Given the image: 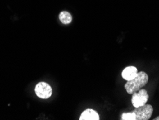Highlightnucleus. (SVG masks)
<instances>
[{"mask_svg": "<svg viewBox=\"0 0 159 120\" xmlns=\"http://www.w3.org/2000/svg\"><path fill=\"white\" fill-rule=\"evenodd\" d=\"M122 120H135V114L133 112L123 113L121 116Z\"/></svg>", "mask_w": 159, "mask_h": 120, "instance_id": "8", "label": "nucleus"}, {"mask_svg": "<svg viewBox=\"0 0 159 120\" xmlns=\"http://www.w3.org/2000/svg\"><path fill=\"white\" fill-rule=\"evenodd\" d=\"M149 96L146 89H141L139 91V92H134L133 94L131 103L133 107L135 108L141 107L144 104H146L148 101Z\"/></svg>", "mask_w": 159, "mask_h": 120, "instance_id": "3", "label": "nucleus"}, {"mask_svg": "<svg viewBox=\"0 0 159 120\" xmlns=\"http://www.w3.org/2000/svg\"><path fill=\"white\" fill-rule=\"evenodd\" d=\"M135 114V120H148L153 112V108L151 104H144L135 108L133 111Z\"/></svg>", "mask_w": 159, "mask_h": 120, "instance_id": "2", "label": "nucleus"}, {"mask_svg": "<svg viewBox=\"0 0 159 120\" xmlns=\"http://www.w3.org/2000/svg\"><path fill=\"white\" fill-rule=\"evenodd\" d=\"M35 93L38 97L46 99L52 96V90L49 84L45 82H40L37 84L35 87Z\"/></svg>", "mask_w": 159, "mask_h": 120, "instance_id": "4", "label": "nucleus"}, {"mask_svg": "<svg viewBox=\"0 0 159 120\" xmlns=\"http://www.w3.org/2000/svg\"><path fill=\"white\" fill-rule=\"evenodd\" d=\"M138 74V69L135 66H128L123 69L122 77L125 81H130L134 79Z\"/></svg>", "mask_w": 159, "mask_h": 120, "instance_id": "5", "label": "nucleus"}, {"mask_svg": "<svg viewBox=\"0 0 159 120\" xmlns=\"http://www.w3.org/2000/svg\"><path fill=\"white\" fill-rule=\"evenodd\" d=\"M80 120H99L100 117L98 112L92 109H88L82 113Z\"/></svg>", "mask_w": 159, "mask_h": 120, "instance_id": "6", "label": "nucleus"}, {"mask_svg": "<svg viewBox=\"0 0 159 120\" xmlns=\"http://www.w3.org/2000/svg\"><path fill=\"white\" fill-rule=\"evenodd\" d=\"M154 120H159V116L158 117H156L155 119H154Z\"/></svg>", "mask_w": 159, "mask_h": 120, "instance_id": "9", "label": "nucleus"}, {"mask_svg": "<svg viewBox=\"0 0 159 120\" xmlns=\"http://www.w3.org/2000/svg\"><path fill=\"white\" fill-rule=\"evenodd\" d=\"M59 19L62 24L68 25L71 23L72 20V17L71 14L67 11H62L60 13Z\"/></svg>", "mask_w": 159, "mask_h": 120, "instance_id": "7", "label": "nucleus"}, {"mask_svg": "<svg viewBox=\"0 0 159 120\" xmlns=\"http://www.w3.org/2000/svg\"><path fill=\"white\" fill-rule=\"evenodd\" d=\"M148 81V76L146 72H138L137 76L134 79L128 81L125 84V89L128 94H133L134 92H137L143 87L145 86Z\"/></svg>", "mask_w": 159, "mask_h": 120, "instance_id": "1", "label": "nucleus"}]
</instances>
